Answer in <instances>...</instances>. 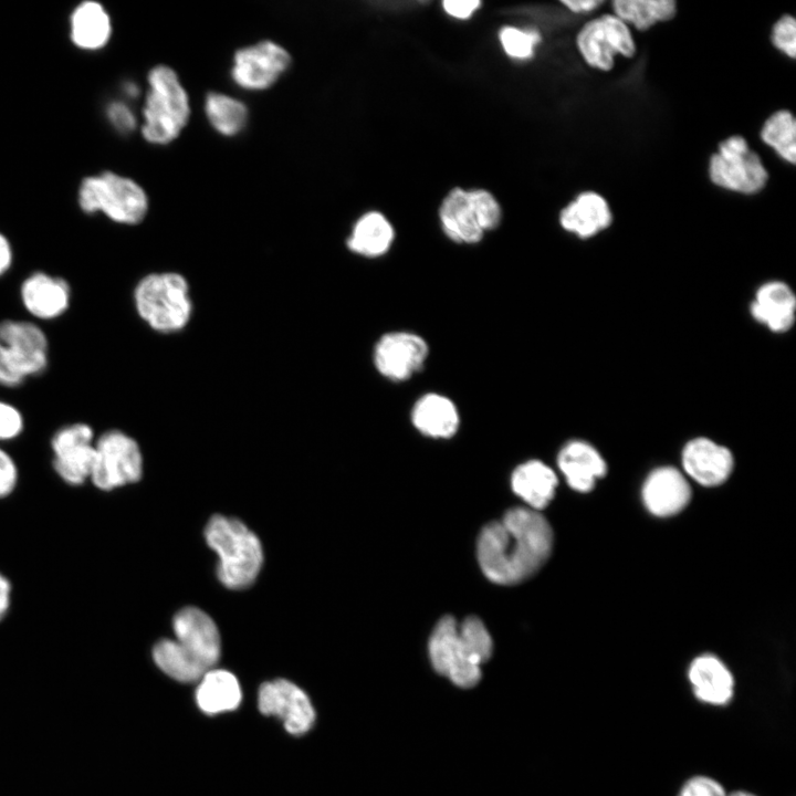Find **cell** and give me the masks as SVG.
Wrapping results in <instances>:
<instances>
[{"label": "cell", "mask_w": 796, "mask_h": 796, "mask_svg": "<svg viewBox=\"0 0 796 796\" xmlns=\"http://www.w3.org/2000/svg\"><path fill=\"white\" fill-rule=\"evenodd\" d=\"M553 531L537 511L509 510L500 521L483 527L478 561L484 575L500 585H514L533 576L548 559Z\"/></svg>", "instance_id": "1"}, {"label": "cell", "mask_w": 796, "mask_h": 796, "mask_svg": "<svg viewBox=\"0 0 796 796\" xmlns=\"http://www.w3.org/2000/svg\"><path fill=\"white\" fill-rule=\"evenodd\" d=\"M190 116V98L178 73L166 64L151 67L142 109L143 138L150 145L167 146L182 134Z\"/></svg>", "instance_id": "2"}, {"label": "cell", "mask_w": 796, "mask_h": 796, "mask_svg": "<svg viewBox=\"0 0 796 796\" xmlns=\"http://www.w3.org/2000/svg\"><path fill=\"white\" fill-rule=\"evenodd\" d=\"M208 545L218 554V577L231 589L252 585L262 567L263 552L258 536L241 521L213 515L206 528Z\"/></svg>", "instance_id": "3"}, {"label": "cell", "mask_w": 796, "mask_h": 796, "mask_svg": "<svg viewBox=\"0 0 796 796\" xmlns=\"http://www.w3.org/2000/svg\"><path fill=\"white\" fill-rule=\"evenodd\" d=\"M77 205L86 214L101 213L123 226L143 222L149 211V198L144 187L133 178L111 170L81 180Z\"/></svg>", "instance_id": "4"}, {"label": "cell", "mask_w": 796, "mask_h": 796, "mask_svg": "<svg viewBox=\"0 0 796 796\" xmlns=\"http://www.w3.org/2000/svg\"><path fill=\"white\" fill-rule=\"evenodd\" d=\"M133 298L138 316L159 333L178 332L191 317L188 282L175 272L145 275L136 284Z\"/></svg>", "instance_id": "5"}, {"label": "cell", "mask_w": 796, "mask_h": 796, "mask_svg": "<svg viewBox=\"0 0 796 796\" xmlns=\"http://www.w3.org/2000/svg\"><path fill=\"white\" fill-rule=\"evenodd\" d=\"M49 357L48 336L35 322L13 318L0 322V386L17 388L28 378L43 374Z\"/></svg>", "instance_id": "6"}, {"label": "cell", "mask_w": 796, "mask_h": 796, "mask_svg": "<svg viewBox=\"0 0 796 796\" xmlns=\"http://www.w3.org/2000/svg\"><path fill=\"white\" fill-rule=\"evenodd\" d=\"M709 180L730 192L754 196L762 192L769 172L747 139L739 134L722 139L708 160Z\"/></svg>", "instance_id": "7"}, {"label": "cell", "mask_w": 796, "mask_h": 796, "mask_svg": "<svg viewBox=\"0 0 796 796\" xmlns=\"http://www.w3.org/2000/svg\"><path fill=\"white\" fill-rule=\"evenodd\" d=\"M575 43L583 61L600 72L612 71L618 55L632 59L637 54L632 30L612 12L585 22L576 34Z\"/></svg>", "instance_id": "8"}, {"label": "cell", "mask_w": 796, "mask_h": 796, "mask_svg": "<svg viewBox=\"0 0 796 796\" xmlns=\"http://www.w3.org/2000/svg\"><path fill=\"white\" fill-rule=\"evenodd\" d=\"M143 455L137 441L118 429L95 439V460L90 480L97 489L111 491L140 480Z\"/></svg>", "instance_id": "9"}, {"label": "cell", "mask_w": 796, "mask_h": 796, "mask_svg": "<svg viewBox=\"0 0 796 796\" xmlns=\"http://www.w3.org/2000/svg\"><path fill=\"white\" fill-rule=\"evenodd\" d=\"M291 63V54L283 45L273 40H262L234 52L230 77L241 90L262 92L280 81Z\"/></svg>", "instance_id": "10"}, {"label": "cell", "mask_w": 796, "mask_h": 796, "mask_svg": "<svg viewBox=\"0 0 796 796\" xmlns=\"http://www.w3.org/2000/svg\"><path fill=\"white\" fill-rule=\"evenodd\" d=\"M429 657L434 670L460 688H471L480 681L481 664L471 654L451 616L436 625L429 640Z\"/></svg>", "instance_id": "11"}, {"label": "cell", "mask_w": 796, "mask_h": 796, "mask_svg": "<svg viewBox=\"0 0 796 796\" xmlns=\"http://www.w3.org/2000/svg\"><path fill=\"white\" fill-rule=\"evenodd\" d=\"M53 468L70 485L90 479L95 460V433L86 422H73L57 429L50 441Z\"/></svg>", "instance_id": "12"}, {"label": "cell", "mask_w": 796, "mask_h": 796, "mask_svg": "<svg viewBox=\"0 0 796 796\" xmlns=\"http://www.w3.org/2000/svg\"><path fill=\"white\" fill-rule=\"evenodd\" d=\"M429 356L427 341L408 331H392L379 337L373 349V362L380 376L390 381H406L421 371Z\"/></svg>", "instance_id": "13"}, {"label": "cell", "mask_w": 796, "mask_h": 796, "mask_svg": "<svg viewBox=\"0 0 796 796\" xmlns=\"http://www.w3.org/2000/svg\"><path fill=\"white\" fill-rule=\"evenodd\" d=\"M175 643L182 654L209 671L221 653L218 628L210 616L196 607L178 611L172 622Z\"/></svg>", "instance_id": "14"}, {"label": "cell", "mask_w": 796, "mask_h": 796, "mask_svg": "<svg viewBox=\"0 0 796 796\" xmlns=\"http://www.w3.org/2000/svg\"><path fill=\"white\" fill-rule=\"evenodd\" d=\"M259 709L265 715L279 716L292 734L307 732L315 720L314 709L304 691L282 679L261 685Z\"/></svg>", "instance_id": "15"}, {"label": "cell", "mask_w": 796, "mask_h": 796, "mask_svg": "<svg viewBox=\"0 0 796 796\" xmlns=\"http://www.w3.org/2000/svg\"><path fill=\"white\" fill-rule=\"evenodd\" d=\"M19 295L30 316L40 321H53L70 308L72 289L62 276L34 271L21 282Z\"/></svg>", "instance_id": "16"}, {"label": "cell", "mask_w": 796, "mask_h": 796, "mask_svg": "<svg viewBox=\"0 0 796 796\" xmlns=\"http://www.w3.org/2000/svg\"><path fill=\"white\" fill-rule=\"evenodd\" d=\"M684 471L704 486H716L727 480L734 468L732 452L724 446L705 438L690 440L682 451Z\"/></svg>", "instance_id": "17"}, {"label": "cell", "mask_w": 796, "mask_h": 796, "mask_svg": "<svg viewBox=\"0 0 796 796\" xmlns=\"http://www.w3.org/2000/svg\"><path fill=\"white\" fill-rule=\"evenodd\" d=\"M752 317L775 334L788 332L796 321V294L785 282L775 280L756 290L750 305Z\"/></svg>", "instance_id": "18"}, {"label": "cell", "mask_w": 796, "mask_h": 796, "mask_svg": "<svg viewBox=\"0 0 796 796\" xmlns=\"http://www.w3.org/2000/svg\"><path fill=\"white\" fill-rule=\"evenodd\" d=\"M561 227L586 240L608 229L614 214L608 200L595 190L582 191L565 206L558 217Z\"/></svg>", "instance_id": "19"}, {"label": "cell", "mask_w": 796, "mask_h": 796, "mask_svg": "<svg viewBox=\"0 0 796 796\" xmlns=\"http://www.w3.org/2000/svg\"><path fill=\"white\" fill-rule=\"evenodd\" d=\"M642 499L653 515L672 516L689 504L691 488L679 470L661 467L648 475L642 488Z\"/></svg>", "instance_id": "20"}, {"label": "cell", "mask_w": 796, "mask_h": 796, "mask_svg": "<svg viewBox=\"0 0 796 796\" xmlns=\"http://www.w3.org/2000/svg\"><path fill=\"white\" fill-rule=\"evenodd\" d=\"M410 419L421 434L433 439L453 437L461 422L457 405L439 392H427L419 397L411 408Z\"/></svg>", "instance_id": "21"}, {"label": "cell", "mask_w": 796, "mask_h": 796, "mask_svg": "<svg viewBox=\"0 0 796 796\" xmlns=\"http://www.w3.org/2000/svg\"><path fill=\"white\" fill-rule=\"evenodd\" d=\"M557 464L569 486L578 492H589L597 479L607 472L601 454L590 443L572 440L559 451Z\"/></svg>", "instance_id": "22"}, {"label": "cell", "mask_w": 796, "mask_h": 796, "mask_svg": "<svg viewBox=\"0 0 796 796\" xmlns=\"http://www.w3.org/2000/svg\"><path fill=\"white\" fill-rule=\"evenodd\" d=\"M689 680L698 700L711 705L727 704L734 693V679L726 666L715 656L696 657L689 668Z\"/></svg>", "instance_id": "23"}, {"label": "cell", "mask_w": 796, "mask_h": 796, "mask_svg": "<svg viewBox=\"0 0 796 796\" xmlns=\"http://www.w3.org/2000/svg\"><path fill=\"white\" fill-rule=\"evenodd\" d=\"M70 39L82 51L94 52L105 48L113 33L107 10L96 1H84L70 15Z\"/></svg>", "instance_id": "24"}, {"label": "cell", "mask_w": 796, "mask_h": 796, "mask_svg": "<svg viewBox=\"0 0 796 796\" xmlns=\"http://www.w3.org/2000/svg\"><path fill=\"white\" fill-rule=\"evenodd\" d=\"M439 217L442 230L450 240L465 244L482 240L484 232L463 189L454 188L447 195L440 206Z\"/></svg>", "instance_id": "25"}, {"label": "cell", "mask_w": 796, "mask_h": 796, "mask_svg": "<svg viewBox=\"0 0 796 796\" xmlns=\"http://www.w3.org/2000/svg\"><path fill=\"white\" fill-rule=\"evenodd\" d=\"M556 485L555 472L540 460L520 464L512 474L513 491L537 512L554 498Z\"/></svg>", "instance_id": "26"}, {"label": "cell", "mask_w": 796, "mask_h": 796, "mask_svg": "<svg viewBox=\"0 0 796 796\" xmlns=\"http://www.w3.org/2000/svg\"><path fill=\"white\" fill-rule=\"evenodd\" d=\"M394 238L390 222L381 213L370 211L355 222L346 244L358 255L378 258L389 251Z\"/></svg>", "instance_id": "27"}, {"label": "cell", "mask_w": 796, "mask_h": 796, "mask_svg": "<svg viewBox=\"0 0 796 796\" xmlns=\"http://www.w3.org/2000/svg\"><path fill=\"white\" fill-rule=\"evenodd\" d=\"M199 681L196 699L203 712L216 714L234 710L240 704V684L231 672L211 669Z\"/></svg>", "instance_id": "28"}, {"label": "cell", "mask_w": 796, "mask_h": 796, "mask_svg": "<svg viewBox=\"0 0 796 796\" xmlns=\"http://www.w3.org/2000/svg\"><path fill=\"white\" fill-rule=\"evenodd\" d=\"M611 11L631 30L646 32L654 25L673 20L678 13L674 0H614Z\"/></svg>", "instance_id": "29"}, {"label": "cell", "mask_w": 796, "mask_h": 796, "mask_svg": "<svg viewBox=\"0 0 796 796\" xmlns=\"http://www.w3.org/2000/svg\"><path fill=\"white\" fill-rule=\"evenodd\" d=\"M203 112L212 129L223 137H234L248 125L249 109L241 100L222 92H209Z\"/></svg>", "instance_id": "30"}, {"label": "cell", "mask_w": 796, "mask_h": 796, "mask_svg": "<svg viewBox=\"0 0 796 796\" xmlns=\"http://www.w3.org/2000/svg\"><path fill=\"white\" fill-rule=\"evenodd\" d=\"M761 140L785 163L796 164V121L793 112L781 108L771 113L760 129Z\"/></svg>", "instance_id": "31"}, {"label": "cell", "mask_w": 796, "mask_h": 796, "mask_svg": "<svg viewBox=\"0 0 796 796\" xmlns=\"http://www.w3.org/2000/svg\"><path fill=\"white\" fill-rule=\"evenodd\" d=\"M153 658L160 670L177 681L196 682L208 672L184 656L171 639L157 642Z\"/></svg>", "instance_id": "32"}, {"label": "cell", "mask_w": 796, "mask_h": 796, "mask_svg": "<svg viewBox=\"0 0 796 796\" xmlns=\"http://www.w3.org/2000/svg\"><path fill=\"white\" fill-rule=\"evenodd\" d=\"M461 637L467 643L473 658L482 664L492 654V638L478 617H468L458 625Z\"/></svg>", "instance_id": "33"}, {"label": "cell", "mask_w": 796, "mask_h": 796, "mask_svg": "<svg viewBox=\"0 0 796 796\" xmlns=\"http://www.w3.org/2000/svg\"><path fill=\"white\" fill-rule=\"evenodd\" d=\"M500 42L505 53L514 59H530L541 35L535 30H520L514 27H504L499 33Z\"/></svg>", "instance_id": "34"}, {"label": "cell", "mask_w": 796, "mask_h": 796, "mask_svg": "<svg viewBox=\"0 0 796 796\" xmlns=\"http://www.w3.org/2000/svg\"><path fill=\"white\" fill-rule=\"evenodd\" d=\"M467 193L483 232L495 229L501 222V208L495 198L484 189H474Z\"/></svg>", "instance_id": "35"}, {"label": "cell", "mask_w": 796, "mask_h": 796, "mask_svg": "<svg viewBox=\"0 0 796 796\" xmlns=\"http://www.w3.org/2000/svg\"><path fill=\"white\" fill-rule=\"evenodd\" d=\"M772 45L790 60L796 57V20L793 14L781 15L772 25Z\"/></svg>", "instance_id": "36"}, {"label": "cell", "mask_w": 796, "mask_h": 796, "mask_svg": "<svg viewBox=\"0 0 796 796\" xmlns=\"http://www.w3.org/2000/svg\"><path fill=\"white\" fill-rule=\"evenodd\" d=\"M23 429L24 418L20 409L0 399V442L18 438Z\"/></svg>", "instance_id": "37"}, {"label": "cell", "mask_w": 796, "mask_h": 796, "mask_svg": "<svg viewBox=\"0 0 796 796\" xmlns=\"http://www.w3.org/2000/svg\"><path fill=\"white\" fill-rule=\"evenodd\" d=\"M106 116L108 122L119 133H132L137 126V118L127 104L121 101L107 105Z\"/></svg>", "instance_id": "38"}, {"label": "cell", "mask_w": 796, "mask_h": 796, "mask_svg": "<svg viewBox=\"0 0 796 796\" xmlns=\"http://www.w3.org/2000/svg\"><path fill=\"white\" fill-rule=\"evenodd\" d=\"M679 796H727V794L715 779L708 776H695L683 785Z\"/></svg>", "instance_id": "39"}, {"label": "cell", "mask_w": 796, "mask_h": 796, "mask_svg": "<svg viewBox=\"0 0 796 796\" xmlns=\"http://www.w3.org/2000/svg\"><path fill=\"white\" fill-rule=\"evenodd\" d=\"M18 483V467L12 457L0 447V499L12 493Z\"/></svg>", "instance_id": "40"}, {"label": "cell", "mask_w": 796, "mask_h": 796, "mask_svg": "<svg viewBox=\"0 0 796 796\" xmlns=\"http://www.w3.org/2000/svg\"><path fill=\"white\" fill-rule=\"evenodd\" d=\"M480 1L474 0H463V1H454V0H446L442 2L444 11L454 18L458 19H467L469 18L473 11L476 10L480 6Z\"/></svg>", "instance_id": "41"}, {"label": "cell", "mask_w": 796, "mask_h": 796, "mask_svg": "<svg viewBox=\"0 0 796 796\" xmlns=\"http://www.w3.org/2000/svg\"><path fill=\"white\" fill-rule=\"evenodd\" d=\"M13 263V249L10 240L0 232V276L9 272Z\"/></svg>", "instance_id": "42"}, {"label": "cell", "mask_w": 796, "mask_h": 796, "mask_svg": "<svg viewBox=\"0 0 796 796\" xmlns=\"http://www.w3.org/2000/svg\"><path fill=\"white\" fill-rule=\"evenodd\" d=\"M562 4H564L568 10H570L574 13L583 14L588 13L591 11H595L599 7H601L605 1L604 0H563L561 1Z\"/></svg>", "instance_id": "43"}, {"label": "cell", "mask_w": 796, "mask_h": 796, "mask_svg": "<svg viewBox=\"0 0 796 796\" xmlns=\"http://www.w3.org/2000/svg\"><path fill=\"white\" fill-rule=\"evenodd\" d=\"M11 603V583L0 573V620L7 615Z\"/></svg>", "instance_id": "44"}, {"label": "cell", "mask_w": 796, "mask_h": 796, "mask_svg": "<svg viewBox=\"0 0 796 796\" xmlns=\"http://www.w3.org/2000/svg\"><path fill=\"white\" fill-rule=\"evenodd\" d=\"M727 796H755V795L752 794V793H748V792L737 790V792H734V793H732V794H730V795H727Z\"/></svg>", "instance_id": "45"}]
</instances>
